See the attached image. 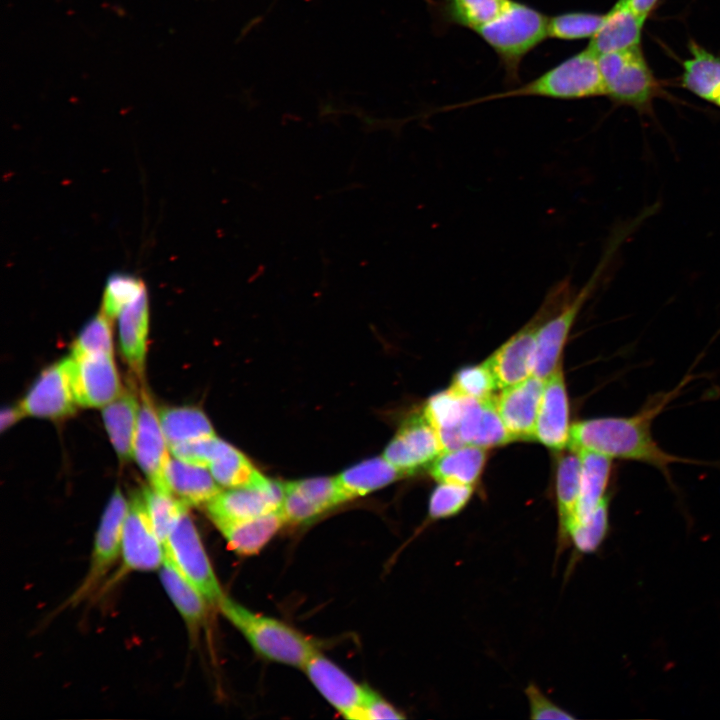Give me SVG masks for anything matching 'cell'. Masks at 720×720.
Listing matches in <instances>:
<instances>
[{
    "mask_svg": "<svg viewBox=\"0 0 720 720\" xmlns=\"http://www.w3.org/2000/svg\"><path fill=\"white\" fill-rule=\"evenodd\" d=\"M604 14L572 11L554 15L548 19V37L574 41L592 38L602 25Z\"/></svg>",
    "mask_w": 720,
    "mask_h": 720,
    "instance_id": "cell-35",
    "label": "cell"
},
{
    "mask_svg": "<svg viewBox=\"0 0 720 720\" xmlns=\"http://www.w3.org/2000/svg\"><path fill=\"white\" fill-rule=\"evenodd\" d=\"M284 496V483L259 473L248 485L221 490L205 507L213 523L238 521L280 510Z\"/></svg>",
    "mask_w": 720,
    "mask_h": 720,
    "instance_id": "cell-9",
    "label": "cell"
},
{
    "mask_svg": "<svg viewBox=\"0 0 720 720\" xmlns=\"http://www.w3.org/2000/svg\"><path fill=\"white\" fill-rule=\"evenodd\" d=\"M443 452L437 432L424 413L409 416L387 445L384 457L404 475L430 466Z\"/></svg>",
    "mask_w": 720,
    "mask_h": 720,
    "instance_id": "cell-12",
    "label": "cell"
},
{
    "mask_svg": "<svg viewBox=\"0 0 720 720\" xmlns=\"http://www.w3.org/2000/svg\"><path fill=\"white\" fill-rule=\"evenodd\" d=\"M544 380L531 375L495 396L497 411L514 440H534Z\"/></svg>",
    "mask_w": 720,
    "mask_h": 720,
    "instance_id": "cell-17",
    "label": "cell"
},
{
    "mask_svg": "<svg viewBox=\"0 0 720 720\" xmlns=\"http://www.w3.org/2000/svg\"><path fill=\"white\" fill-rule=\"evenodd\" d=\"M165 547L150 522L142 493L130 502L123 525L121 558L128 571H153L161 567Z\"/></svg>",
    "mask_w": 720,
    "mask_h": 720,
    "instance_id": "cell-13",
    "label": "cell"
},
{
    "mask_svg": "<svg viewBox=\"0 0 720 720\" xmlns=\"http://www.w3.org/2000/svg\"><path fill=\"white\" fill-rule=\"evenodd\" d=\"M66 358L45 369L19 403L25 415L58 419L76 408Z\"/></svg>",
    "mask_w": 720,
    "mask_h": 720,
    "instance_id": "cell-15",
    "label": "cell"
},
{
    "mask_svg": "<svg viewBox=\"0 0 720 720\" xmlns=\"http://www.w3.org/2000/svg\"><path fill=\"white\" fill-rule=\"evenodd\" d=\"M161 583L184 620L190 633L195 634L207 616V600L201 592L181 573L170 556L165 552L159 568Z\"/></svg>",
    "mask_w": 720,
    "mask_h": 720,
    "instance_id": "cell-21",
    "label": "cell"
},
{
    "mask_svg": "<svg viewBox=\"0 0 720 720\" xmlns=\"http://www.w3.org/2000/svg\"><path fill=\"white\" fill-rule=\"evenodd\" d=\"M608 530V498L584 520L575 523L569 530V542L581 553L594 552L603 541Z\"/></svg>",
    "mask_w": 720,
    "mask_h": 720,
    "instance_id": "cell-36",
    "label": "cell"
},
{
    "mask_svg": "<svg viewBox=\"0 0 720 720\" xmlns=\"http://www.w3.org/2000/svg\"><path fill=\"white\" fill-rule=\"evenodd\" d=\"M70 384L78 405L105 406L120 392L113 354L91 353L66 358Z\"/></svg>",
    "mask_w": 720,
    "mask_h": 720,
    "instance_id": "cell-11",
    "label": "cell"
},
{
    "mask_svg": "<svg viewBox=\"0 0 720 720\" xmlns=\"http://www.w3.org/2000/svg\"><path fill=\"white\" fill-rule=\"evenodd\" d=\"M144 289L143 282L134 275L124 272L110 274L104 289L102 312L110 319L117 317Z\"/></svg>",
    "mask_w": 720,
    "mask_h": 720,
    "instance_id": "cell-37",
    "label": "cell"
},
{
    "mask_svg": "<svg viewBox=\"0 0 720 720\" xmlns=\"http://www.w3.org/2000/svg\"><path fill=\"white\" fill-rule=\"evenodd\" d=\"M25 414L19 404L17 406L8 407L2 410L0 414V429L4 431L11 425L16 423Z\"/></svg>",
    "mask_w": 720,
    "mask_h": 720,
    "instance_id": "cell-45",
    "label": "cell"
},
{
    "mask_svg": "<svg viewBox=\"0 0 720 720\" xmlns=\"http://www.w3.org/2000/svg\"><path fill=\"white\" fill-rule=\"evenodd\" d=\"M119 340L123 356L131 369L141 375L146 354L149 307L146 288L118 315Z\"/></svg>",
    "mask_w": 720,
    "mask_h": 720,
    "instance_id": "cell-22",
    "label": "cell"
},
{
    "mask_svg": "<svg viewBox=\"0 0 720 720\" xmlns=\"http://www.w3.org/2000/svg\"><path fill=\"white\" fill-rule=\"evenodd\" d=\"M486 457V448L464 445L443 451L429 466V471L439 482L473 486L483 471Z\"/></svg>",
    "mask_w": 720,
    "mask_h": 720,
    "instance_id": "cell-26",
    "label": "cell"
},
{
    "mask_svg": "<svg viewBox=\"0 0 720 720\" xmlns=\"http://www.w3.org/2000/svg\"><path fill=\"white\" fill-rule=\"evenodd\" d=\"M165 551L207 602L218 605L225 595L188 512L183 515L168 538Z\"/></svg>",
    "mask_w": 720,
    "mask_h": 720,
    "instance_id": "cell-8",
    "label": "cell"
},
{
    "mask_svg": "<svg viewBox=\"0 0 720 720\" xmlns=\"http://www.w3.org/2000/svg\"><path fill=\"white\" fill-rule=\"evenodd\" d=\"M158 417L169 446L214 435L210 421L198 408H165L159 411Z\"/></svg>",
    "mask_w": 720,
    "mask_h": 720,
    "instance_id": "cell-31",
    "label": "cell"
},
{
    "mask_svg": "<svg viewBox=\"0 0 720 720\" xmlns=\"http://www.w3.org/2000/svg\"><path fill=\"white\" fill-rule=\"evenodd\" d=\"M166 481L173 495L189 505H206L220 491L207 466L170 458Z\"/></svg>",
    "mask_w": 720,
    "mask_h": 720,
    "instance_id": "cell-23",
    "label": "cell"
},
{
    "mask_svg": "<svg viewBox=\"0 0 720 720\" xmlns=\"http://www.w3.org/2000/svg\"><path fill=\"white\" fill-rule=\"evenodd\" d=\"M644 22L625 0H618L587 47L598 56L639 47Z\"/></svg>",
    "mask_w": 720,
    "mask_h": 720,
    "instance_id": "cell-19",
    "label": "cell"
},
{
    "mask_svg": "<svg viewBox=\"0 0 720 720\" xmlns=\"http://www.w3.org/2000/svg\"><path fill=\"white\" fill-rule=\"evenodd\" d=\"M715 104L720 107V97L718 98V100L716 101Z\"/></svg>",
    "mask_w": 720,
    "mask_h": 720,
    "instance_id": "cell-47",
    "label": "cell"
},
{
    "mask_svg": "<svg viewBox=\"0 0 720 720\" xmlns=\"http://www.w3.org/2000/svg\"><path fill=\"white\" fill-rule=\"evenodd\" d=\"M142 496L153 529L165 547L171 533L188 512V505L172 493L151 486L143 490Z\"/></svg>",
    "mask_w": 720,
    "mask_h": 720,
    "instance_id": "cell-32",
    "label": "cell"
},
{
    "mask_svg": "<svg viewBox=\"0 0 720 720\" xmlns=\"http://www.w3.org/2000/svg\"><path fill=\"white\" fill-rule=\"evenodd\" d=\"M691 58L683 62L682 85L706 101L716 103L720 97V57L694 41L689 42Z\"/></svg>",
    "mask_w": 720,
    "mask_h": 720,
    "instance_id": "cell-29",
    "label": "cell"
},
{
    "mask_svg": "<svg viewBox=\"0 0 720 720\" xmlns=\"http://www.w3.org/2000/svg\"><path fill=\"white\" fill-rule=\"evenodd\" d=\"M129 502L117 488L101 517L92 549L89 569L69 602L78 603L88 596L121 556L123 525Z\"/></svg>",
    "mask_w": 720,
    "mask_h": 720,
    "instance_id": "cell-10",
    "label": "cell"
},
{
    "mask_svg": "<svg viewBox=\"0 0 720 720\" xmlns=\"http://www.w3.org/2000/svg\"><path fill=\"white\" fill-rule=\"evenodd\" d=\"M217 606L253 649L268 660L302 669L318 650L313 641L291 626L254 613L226 596Z\"/></svg>",
    "mask_w": 720,
    "mask_h": 720,
    "instance_id": "cell-3",
    "label": "cell"
},
{
    "mask_svg": "<svg viewBox=\"0 0 720 720\" xmlns=\"http://www.w3.org/2000/svg\"><path fill=\"white\" fill-rule=\"evenodd\" d=\"M139 409L135 396L129 392L121 393L104 406V424L113 447L122 460L133 456Z\"/></svg>",
    "mask_w": 720,
    "mask_h": 720,
    "instance_id": "cell-27",
    "label": "cell"
},
{
    "mask_svg": "<svg viewBox=\"0 0 720 720\" xmlns=\"http://www.w3.org/2000/svg\"><path fill=\"white\" fill-rule=\"evenodd\" d=\"M548 19L537 9L510 0L499 15L474 32L496 53L506 78L515 82L524 57L548 37Z\"/></svg>",
    "mask_w": 720,
    "mask_h": 720,
    "instance_id": "cell-2",
    "label": "cell"
},
{
    "mask_svg": "<svg viewBox=\"0 0 720 720\" xmlns=\"http://www.w3.org/2000/svg\"><path fill=\"white\" fill-rule=\"evenodd\" d=\"M109 319L103 312L91 318L75 340L71 355L91 353L113 354L112 333Z\"/></svg>",
    "mask_w": 720,
    "mask_h": 720,
    "instance_id": "cell-41",
    "label": "cell"
},
{
    "mask_svg": "<svg viewBox=\"0 0 720 720\" xmlns=\"http://www.w3.org/2000/svg\"><path fill=\"white\" fill-rule=\"evenodd\" d=\"M168 447L159 417L149 397L143 394L134 438L133 456L150 481L151 487L171 493L165 476L170 460Z\"/></svg>",
    "mask_w": 720,
    "mask_h": 720,
    "instance_id": "cell-14",
    "label": "cell"
},
{
    "mask_svg": "<svg viewBox=\"0 0 720 720\" xmlns=\"http://www.w3.org/2000/svg\"><path fill=\"white\" fill-rule=\"evenodd\" d=\"M287 523L281 510L258 517L214 523L228 546L240 555L258 553Z\"/></svg>",
    "mask_w": 720,
    "mask_h": 720,
    "instance_id": "cell-20",
    "label": "cell"
},
{
    "mask_svg": "<svg viewBox=\"0 0 720 720\" xmlns=\"http://www.w3.org/2000/svg\"><path fill=\"white\" fill-rule=\"evenodd\" d=\"M601 95H605V89L598 55L587 47L518 88L474 99L465 104L446 107V109L520 96L578 100Z\"/></svg>",
    "mask_w": 720,
    "mask_h": 720,
    "instance_id": "cell-4",
    "label": "cell"
},
{
    "mask_svg": "<svg viewBox=\"0 0 720 720\" xmlns=\"http://www.w3.org/2000/svg\"><path fill=\"white\" fill-rule=\"evenodd\" d=\"M472 493V485L439 482L430 496L428 519L439 520L458 514L467 505Z\"/></svg>",
    "mask_w": 720,
    "mask_h": 720,
    "instance_id": "cell-38",
    "label": "cell"
},
{
    "mask_svg": "<svg viewBox=\"0 0 720 720\" xmlns=\"http://www.w3.org/2000/svg\"><path fill=\"white\" fill-rule=\"evenodd\" d=\"M323 512L346 502L336 477H317L285 483Z\"/></svg>",
    "mask_w": 720,
    "mask_h": 720,
    "instance_id": "cell-40",
    "label": "cell"
},
{
    "mask_svg": "<svg viewBox=\"0 0 720 720\" xmlns=\"http://www.w3.org/2000/svg\"><path fill=\"white\" fill-rule=\"evenodd\" d=\"M510 0H443L445 20L454 25L475 31L490 22L507 6Z\"/></svg>",
    "mask_w": 720,
    "mask_h": 720,
    "instance_id": "cell-33",
    "label": "cell"
},
{
    "mask_svg": "<svg viewBox=\"0 0 720 720\" xmlns=\"http://www.w3.org/2000/svg\"><path fill=\"white\" fill-rule=\"evenodd\" d=\"M575 452L580 457L581 478L576 516L571 527L591 515L606 497L605 491L612 467L611 458L605 455L588 450Z\"/></svg>",
    "mask_w": 720,
    "mask_h": 720,
    "instance_id": "cell-24",
    "label": "cell"
},
{
    "mask_svg": "<svg viewBox=\"0 0 720 720\" xmlns=\"http://www.w3.org/2000/svg\"><path fill=\"white\" fill-rule=\"evenodd\" d=\"M406 716L375 691L365 686L357 720L404 719Z\"/></svg>",
    "mask_w": 720,
    "mask_h": 720,
    "instance_id": "cell-43",
    "label": "cell"
},
{
    "mask_svg": "<svg viewBox=\"0 0 720 720\" xmlns=\"http://www.w3.org/2000/svg\"><path fill=\"white\" fill-rule=\"evenodd\" d=\"M464 399L449 388L433 395L425 404L423 413L437 432L443 451L465 445L459 432Z\"/></svg>",
    "mask_w": 720,
    "mask_h": 720,
    "instance_id": "cell-28",
    "label": "cell"
},
{
    "mask_svg": "<svg viewBox=\"0 0 720 720\" xmlns=\"http://www.w3.org/2000/svg\"><path fill=\"white\" fill-rule=\"evenodd\" d=\"M223 443L224 441L213 435L173 444L169 449L177 459L208 467Z\"/></svg>",
    "mask_w": 720,
    "mask_h": 720,
    "instance_id": "cell-42",
    "label": "cell"
},
{
    "mask_svg": "<svg viewBox=\"0 0 720 720\" xmlns=\"http://www.w3.org/2000/svg\"><path fill=\"white\" fill-rule=\"evenodd\" d=\"M682 386L654 395L632 416L593 418L574 423L570 427V450H588L611 459L645 463L666 477H669V467L673 463H695L666 452L654 440L651 431L653 420L677 396Z\"/></svg>",
    "mask_w": 720,
    "mask_h": 720,
    "instance_id": "cell-1",
    "label": "cell"
},
{
    "mask_svg": "<svg viewBox=\"0 0 720 720\" xmlns=\"http://www.w3.org/2000/svg\"><path fill=\"white\" fill-rule=\"evenodd\" d=\"M629 6L643 19L649 16L659 0H625Z\"/></svg>",
    "mask_w": 720,
    "mask_h": 720,
    "instance_id": "cell-46",
    "label": "cell"
},
{
    "mask_svg": "<svg viewBox=\"0 0 720 720\" xmlns=\"http://www.w3.org/2000/svg\"><path fill=\"white\" fill-rule=\"evenodd\" d=\"M531 719H573L574 716L562 709L547 696H545L539 687L533 683L529 684L525 690Z\"/></svg>",
    "mask_w": 720,
    "mask_h": 720,
    "instance_id": "cell-44",
    "label": "cell"
},
{
    "mask_svg": "<svg viewBox=\"0 0 720 720\" xmlns=\"http://www.w3.org/2000/svg\"><path fill=\"white\" fill-rule=\"evenodd\" d=\"M570 295V282L564 279L550 290L537 314L485 361L498 388L512 386L532 375L540 326L562 307Z\"/></svg>",
    "mask_w": 720,
    "mask_h": 720,
    "instance_id": "cell-5",
    "label": "cell"
},
{
    "mask_svg": "<svg viewBox=\"0 0 720 720\" xmlns=\"http://www.w3.org/2000/svg\"><path fill=\"white\" fill-rule=\"evenodd\" d=\"M405 476L385 457L354 465L336 477L346 501L369 494Z\"/></svg>",
    "mask_w": 720,
    "mask_h": 720,
    "instance_id": "cell-30",
    "label": "cell"
},
{
    "mask_svg": "<svg viewBox=\"0 0 720 720\" xmlns=\"http://www.w3.org/2000/svg\"><path fill=\"white\" fill-rule=\"evenodd\" d=\"M607 258L606 254L585 286L575 295L571 294L562 307L540 326L533 358V376L545 380L560 365V356L568 334L584 303L594 290Z\"/></svg>",
    "mask_w": 720,
    "mask_h": 720,
    "instance_id": "cell-7",
    "label": "cell"
},
{
    "mask_svg": "<svg viewBox=\"0 0 720 720\" xmlns=\"http://www.w3.org/2000/svg\"><path fill=\"white\" fill-rule=\"evenodd\" d=\"M605 95L614 103L649 111L659 86L640 47L598 56Z\"/></svg>",
    "mask_w": 720,
    "mask_h": 720,
    "instance_id": "cell-6",
    "label": "cell"
},
{
    "mask_svg": "<svg viewBox=\"0 0 720 720\" xmlns=\"http://www.w3.org/2000/svg\"><path fill=\"white\" fill-rule=\"evenodd\" d=\"M208 467L215 481L226 488L248 485L260 473L246 456L226 442Z\"/></svg>",
    "mask_w": 720,
    "mask_h": 720,
    "instance_id": "cell-34",
    "label": "cell"
},
{
    "mask_svg": "<svg viewBox=\"0 0 720 720\" xmlns=\"http://www.w3.org/2000/svg\"><path fill=\"white\" fill-rule=\"evenodd\" d=\"M320 694L346 719L357 720L365 686L359 685L347 673L318 650L302 668Z\"/></svg>",
    "mask_w": 720,
    "mask_h": 720,
    "instance_id": "cell-16",
    "label": "cell"
},
{
    "mask_svg": "<svg viewBox=\"0 0 720 720\" xmlns=\"http://www.w3.org/2000/svg\"><path fill=\"white\" fill-rule=\"evenodd\" d=\"M563 455L556 471V497L559 516L558 544L569 543L568 532L575 519L579 495L581 462L577 452Z\"/></svg>",
    "mask_w": 720,
    "mask_h": 720,
    "instance_id": "cell-25",
    "label": "cell"
},
{
    "mask_svg": "<svg viewBox=\"0 0 720 720\" xmlns=\"http://www.w3.org/2000/svg\"><path fill=\"white\" fill-rule=\"evenodd\" d=\"M570 436L569 405L561 365L544 380L534 440L548 448L561 450Z\"/></svg>",
    "mask_w": 720,
    "mask_h": 720,
    "instance_id": "cell-18",
    "label": "cell"
},
{
    "mask_svg": "<svg viewBox=\"0 0 720 720\" xmlns=\"http://www.w3.org/2000/svg\"><path fill=\"white\" fill-rule=\"evenodd\" d=\"M449 388L462 397L487 400L494 397L493 392L498 387L492 372L484 362L481 365L460 369Z\"/></svg>",
    "mask_w": 720,
    "mask_h": 720,
    "instance_id": "cell-39",
    "label": "cell"
}]
</instances>
